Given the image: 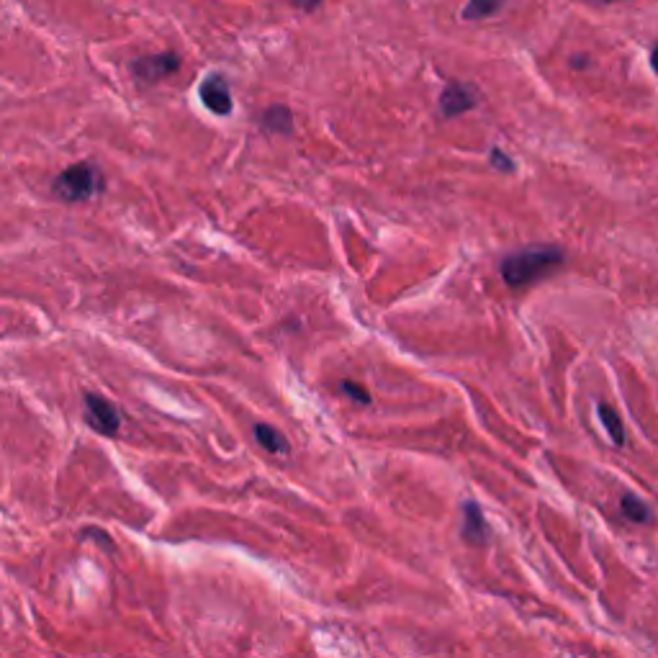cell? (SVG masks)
<instances>
[{"mask_svg":"<svg viewBox=\"0 0 658 658\" xmlns=\"http://www.w3.org/2000/svg\"><path fill=\"white\" fill-rule=\"evenodd\" d=\"M563 263L561 247L553 245H540V247H525L502 260V278L507 286L522 288L530 283L540 281L548 273Z\"/></svg>","mask_w":658,"mask_h":658,"instance_id":"cell-1","label":"cell"},{"mask_svg":"<svg viewBox=\"0 0 658 658\" xmlns=\"http://www.w3.org/2000/svg\"><path fill=\"white\" fill-rule=\"evenodd\" d=\"M103 188V173L93 165V162H75L67 170H62L57 178L52 180L54 196L67 201V204H78V201H88Z\"/></svg>","mask_w":658,"mask_h":658,"instance_id":"cell-2","label":"cell"},{"mask_svg":"<svg viewBox=\"0 0 658 658\" xmlns=\"http://www.w3.org/2000/svg\"><path fill=\"white\" fill-rule=\"evenodd\" d=\"M85 419H88V425L93 427L101 435H116L121 427V414L119 409L101 394H85Z\"/></svg>","mask_w":658,"mask_h":658,"instance_id":"cell-3","label":"cell"},{"mask_svg":"<svg viewBox=\"0 0 658 658\" xmlns=\"http://www.w3.org/2000/svg\"><path fill=\"white\" fill-rule=\"evenodd\" d=\"M180 57L175 52H160V54H147V57H137L132 65V72L137 75L139 83L155 85L160 80L170 78L173 72H178Z\"/></svg>","mask_w":658,"mask_h":658,"instance_id":"cell-4","label":"cell"},{"mask_svg":"<svg viewBox=\"0 0 658 658\" xmlns=\"http://www.w3.org/2000/svg\"><path fill=\"white\" fill-rule=\"evenodd\" d=\"M476 103H479V90L463 80H450L440 96V111L445 119H453V116H461L476 108Z\"/></svg>","mask_w":658,"mask_h":658,"instance_id":"cell-5","label":"cell"},{"mask_svg":"<svg viewBox=\"0 0 658 658\" xmlns=\"http://www.w3.org/2000/svg\"><path fill=\"white\" fill-rule=\"evenodd\" d=\"M198 96H201V103L209 108L211 114H216V116L232 114V90H229L227 78L219 75V72H214V75L204 78L201 90H198Z\"/></svg>","mask_w":658,"mask_h":658,"instance_id":"cell-6","label":"cell"},{"mask_svg":"<svg viewBox=\"0 0 658 658\" xmlns=\"http://www.w3.org/2000/svg\"><path fill=\"white\" fill-rule=\"evenodd\" d=\"M463 538L471 545H484L489 543L491 533L486 525V517L476 502L463 504Z\"/></svg>","mask_w":658,"mask_h":658,"instance_id":"cell-7","label":"cell"},{"mask_svg":"<svg viewBox=\"0 0 658 658\" xmlns=\"http://www.w3.org/2000/svg\"><path fill=\"white\" fill-rule=\"evenodd\" d=\"M263 129L270 134H291L294 129V114L286 106H273L263 114Z\"/></svg>","mask_w":658,"mask_h":658,"instance_id":"cell-8","label":"cell"},{"mask_svg":"<svg viewBox=\"0 0 658 658\" xmlns=\"http://www.w3.org/2000/svg\"><path fill=\"white\" fill-rule=\"evenodd\" d=\"M620 509H623V515L628 517L630 522L635 525H651L653 522V509L648 507V502H643L641 497H635V494H625L620 499Z\"/></svg>","mask_w":658,"mask_h":658,"instance_id":"cell-9","label":"cell"},{"mask_svg":"<svg viewBox=\"0 0 658 658\" xmlns=\"http://www.w3.org/2000/svg\"><path fill=\"white\" fill-rule=\"evenodd\" d=\"M255 437H258V443L263 445L268 453H278V455H286L288 450H291V445H288L286 435H283L281 430H276V427L270 425H255Z\"/></svg>","mask_w":658,"mask_h":658,"instance_id":"cell-10","label":"cell"},{"mask_svg":"<svg viewBox=\"0 0 658 658\" xmlns=\"http://www.w3.org/2000/svg\"><path fill=\"white\" fill-rule=\"evenodd\" d=\"M504 6H507V0H468L466 8H463V18L466 21H481V18L499 13Z\"/></svg>","mask_w":658,"mask_h":658,"instance_id":"cell-11","label":"cell"},{"mask_svg":"<svg viewBox=\"0 0 658 658\" xmlns=\"http://www.w3.org/2000/svg\"><path fill=\"white\" fill-rule=\"evenodd\" d=\"M597 414H599V419H602V425H605V430H607V435H610L612 443L623 445L625 430H623V419H620V414H617L612 407H607V404H599Z\"/></svg>","mask_w":658,"mask_h":658,"instance_id":"cell-12","label":"cell"},{"mask_svg":"<svg viewBox=\"0 0 658 658\" xmlns=\"http://www.w3.org/2000/svg\"><path fill=\"white\" fill-rule=\"evenodd\" d=\"M340 391H342V394H347V396H353V399L358 401V404H363V407H368V404L373 401L371 394H368L365 389H360L358 383H353V381H342Z\"/></svg>","mask_w":658,"mask_h":658,"instance_id":"cell-13","label":"cell"},{"mask_svg":"<svg viewBox=\"0 0 658 658\" xmlns=\"http://www.w3.org/2000/svg\"><path fill=\"white\" fill-rule=\"evenodd\" d=\"M489 160H491V165H494L497 170H502V173H512V170H515V160H512L509 155H504L499 147H494V150L489 152Z\"/></svg>","mask_w":658,"mask_h":658,"instance_id":"cell-14","label":"cell"},{"mask_svg":"<svg viewBox=\"0 0 658 658\" xmlns=\"http://www.w3.org/2000/svg\"><path fill=\"white\" fill-rule=\"evenodd\" d=\"M294 3L301 8V11H314L322 0H294Z\"/></svg>","mask_w":658,"mask_h":658,"instance_id":"cell-15","label":"cell"},{"mask_svg":"<svg viewBox=\"0 0 658 658\" xmlns=\"http://www.w3.org/2000/svg\"><path fill=\"white\" fill-rule=\"evenodd\" d=\"M571 65H574V67H587V57H571Z\"/></svg>","mask_w":658,"mask_h":658,"instance_id":"cell-16","label":"cell"},{"mask_svg":"<svg viewBox=\"0 0 658 658\" xmlns=\"http://www.w3.org/2000/svg\"><path fill=\"white\" fill-rule=\"evenodd\" d=\"M602 3H612V0H602Z\"/></svg>","mask_w":658,"mask_h":658,"instance_id":"cell-17","label":"cell"}]
</instances>
